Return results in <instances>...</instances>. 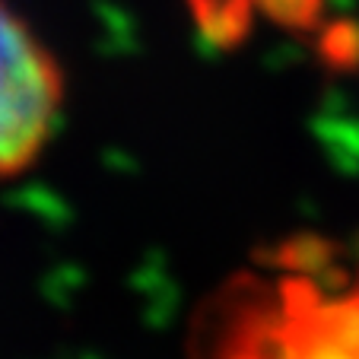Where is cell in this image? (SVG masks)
Wrapping results in <instances>:
<instances>
[{
  "label": "cell",
  "mask_w": 359,
  "mask_h": 359,
  "mask_svg": "<svg viewBox=\"0 0 359 359\" xmlns=\"http://www.w3.org/2000/svg\"><path fill=\"white\" fill-rule=\"evenodd\" d=\"M223 359H359V283L327 292L309 277L280 280L229 327Z\"/></svg>",
  "instance_id": "cell-1"
},
{
  "label": "cell",
  "mask_w": 359,
  "mask_h": 359,
  "mask_svg": "<svg viewBox=\"0 0 359 359\" xmlns=\"http://www.w3.org/2000/svg\"><path fill=\"white\" fill-rule=\"evenodd\" d=\"M217 359H223V356H217Z\"/></svg>",
  "instance_id": "cell-3"
},
{
  "label": "cell",
  "mask_w": 359,
  "mask_h": 359,
  "mask_svg": "<svg viewBox=\"0 0 359 359\" xmlns=\"http://www.w3.org/2000/svg\"><path fill=\"white\" fill-rule=\"evenodd\" d=\"M64 80L35 32L0 4V178L29 169L55 130Z\"/></svg>",
  "instance_id": "cell-2"
}]
</instances>
